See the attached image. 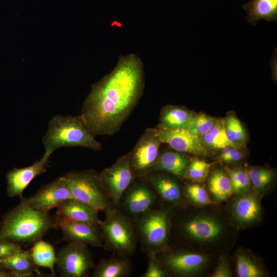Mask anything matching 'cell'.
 Masks as SVG:
<instances>
[{
    "label": "cell",
    "instance_id": "cell-40",
    "mask_svg": "<svg viewBox=\"0 0 277 277\" xmlns=\"http://www.w3.org/2000/svg\"><path fill=\"white\" fill-rule=\"evenodd\" d=\"M1 267V266H0V267Z\"/></svg>",
    "mask_w": 277,
    "mask_h": 277
},
{
    "label": "cell",
    "instance_id": "cell-21",
    "mask_svg": "<svg viewBox=\"0 0 277 277\" xmlns=\"http://www.w3.org/2000/svg\"><path fill=\"white\" fill-rule=\"evenodd\" d=\"M173 150L160 152L158 159L149 172L163 171L179 177H185L187 167L191 159L187 153Z\"/></svg>",
    "mask_w": 277,
    "mask_h": 277
},
{
    "label": "cell",
    "instance_id": "cell-32",
    "mask_svg": "<svg viewBox=\"0 0 277 277\" xmlns=\"http://www.w3.org/2000/svg\"><path fill=\"white\" fill-rule=\"evenodd\" d=\"M212 165L213 163L198 159H191L187 167L185 177L194 182H203L208 175Z\"/></svg>",
    "mask_w": 277,
    "mask_h": 277
},
{
    "label": "cell",
    "instance_id": "cell-10",
    "mask_svg": "<svg viewBox=\"0 0 277 277\" xmlns=\"http://www.w3.org/2000/svg\"><path fill=\"white\" fill-rule=\"evenodd\" d=\"M99 177L104 191L115 208L123 193L135 179L128 153L99 173Z\"/></svg>",
    "mask_w": 277,
    "mask_h": 277
},
{
    "label": "cell",
    "instance_id": "cell-19",
    "mask_svg": "<svg viewBox=\"0 0 277 277\" xmlns=\"http://www.w3.org/2000/svg\"><path fill=\"white\" fill-rule=\"evenodd\" d=\"M56 215L98 225V210L89 205L74 199H68L57 207Z\"/></svg>",
    "mask_w": 277,
    "mask_h": 277
},
{
    "label": "cell",
    "instance_id": "cell-5",
    "mask_svg": "<svg viewBox=\"0 0 277 277\" xmlns=\"http://www.w3.org/2000/svg\"><path fill=\"white\" fill-rule=\"evenodd\" d=\"M169 208H153L134 221L138 238L147 255L156 254L166 249L169 236Z\"/></svg>",
    "mask_w": 277,
    "mask_h": 277
},
{
    "label": "cell",
    "instance_id": "cell-39",
    "mask_svg": "<svg viewBox=\"0 0 277 277\" xmlns=\"http://www.w3.org/2000/svg\"><path fill=\"white\" fill-rule=\"evenodd\" d=\"M14 276L13 273L8 269L3 266L0 267V277Z\"/></svg>",
    "mask_w": 277,
    "mask_h": 277
},
{
    "label": "cell",
    "instance_id": "cell-23",
    "mask_svg": "<svg viewBox=\"0 0 277 277\" xmlns=\"http://www.w3.org/2000/svg\"><path fill=\"white\" fill-rule=\"evenodd\" d=\"M0 266L9 269L14 277H28L37 272V266L32 258L30 251L22 248L11 255L0 260Z\"/></svg>",
    "mask_w": 277,
    "mask_h": 277
},
{
    "label": "cell",
    "instance_id": "cell-38",
    "mask_svg": "<svg viewBox=\"0 0 277 277\" xmlns=\"http://www.w3.org/2000/svg\"><path fill=\"white\" fill-rule=\"evenodd\" d=\"M212 277H231L232 273L229 264L225 258L220 259L219 265L211 274Z\"/></svg>",
    "mask_w": 277,
    "mask_h": 277
},
{
    "label": "cell",
    "instance_id": "cell-11",
    "mask_svg": "<svg viewBox=\"0 0 277 277\" xmlns=\"http://www.w3.org/2000/svg\"><path fill=\"white\" fill-rule=\"evenodd\" d=\"M54 219L57 227L61 230L64 239L68 243H81L96 247L103 246V238L98 225L58 215Z\"/></svg>",
    "mask_w": 277,
    "mask_h": 277
},
{
    "label": "cell",
    "instance_id": "cell-31",
    "mask_svg": "<svg viewBox=\"0 0 277 277\" xmlns=\"http://www.w3.org/2000/svg\"><path fill=\"white\" fill-rule=\"evenodd\" d=\"M232 185L233 193L238 195L247 191L251 185L247 170L242 168H229L226 167Z\"/></svg>",
    "mask_w": 277,
    "mask_h": 277
},
{
    "label": "cell",
    "instance_id": "cell-29",
    "mask_svg": "<svg viewBox=\"0 0 277 277\" xmlns=\"http://www.w3.org/2000/svg\"><path fill=\"white\" fill-rule=\"evenodd\" d=\"M236 264V273L239 277H262L264 275L262 268L246 253L237 254Z\"/></svg>",
    "mask_w": 277,
    "mask_h": 277
},
{
    "label": "cell",
    "instance_id": "cell-18",
    "mask_svg": "<svg viewBox=\"0 0 277 277\" xmlns=\"http://www.w3.org/2000/svg\"><path fill=\"white\" fill-rule=\"evenodd\" d=\"M143 178L165 202L175 205L182 202L184 193L180 183L173 177L162 171H152Z\"/></svg>",
    "mask_w": 277,
    "mask_h": 277
},
{
    "label": "cell",
    "instance_id": "cell-4",
    "mask_svg": "<svg viewBox=\"0 0 277 277\" xmlns=\"http://www.w3.org/2000/svg\"><path fill=\"white\" fill-rule=\"evenodd\" d=\"M105 213V218L98 223L104 249L129 258L135 253L138 238L134 221L116 208L108 209Z\"/></svg>",
    "mask_w": 277,
    "mask_h": 277
},
{
    "label": "cell",
    "instance_id": "cell-24",
    "mask_svg": "<svg viewBox=\"0 0 277 277\" xmlns=\"http://www.w3.org/2000/svg\"><path fill=\"white\" fill-rule=\"evenodd\" d=\"M242 8L247 13L248 21L253 25L261 19L277 20V0H249Z\"/></svg>",
    "mask_w": 277,
    "mask_h": 277
},
{
    "label": "cell",
    "instance_id": "cell-13",
    "mask_svg": "<svg viewBox=\"0 0 277 277\" xmlns=\"http://www.w3.org/2000/svg\"><path fill=\"white\" fill-rule=\"evenodd\" d=\"M72 198L63 176L43 186L33 195L23 198L31 207L48 212L64 201Z\"/></svg>",
    "mask_w": 277,
    "mask_h": 277
},
{
    "label": "cell",
    "instance_id": "cell-28",
    "mask_svg": "<svg viewBox=\"0 0 277 277\" xmlns=\"http://www.w3.org/2000/svg\"><path fill=\"white\" fill-rule=\"evenodd\" d=\"M223 120L225 131L229 141L234 146L245 147L246 143V134L239 118L234 114L230 113Z\"/></svg>",
    "mask_w": 277,
    "mask_h": 277
},
{
    "label": "cell",
    "instance_id": "cell-37",
    "mask_svg": "<svg viewBox=\"0 0 277 277\" xmlns=\"http://www.w3.org/2000/svg\"><path fill=\"white\" fill-rule=\"evenodd\" d=\"M22 248L21 246L17 244L0 241V260L11 255Z\"/></svg>",
    "mask_w": 277,
    "mask_h": 277
},
{
    "label": "cell",
    "instance_id": "cell-30",
    "mask_svg": "<svg viewBox=\"0 0 277 277\" xmlns=\"http://www.w3.org/2000/svg\"><path fill=\"white\" fill-rule=\"evenodd\" d=\"M247 172L251 185L258 192L264 190L274 177L273 171L264 167H251L248 169Z\"/></svg>",
    "mask_w": 277,
    "mask_h": 277
},
{
    "label": "cell",
    "instance_id": "cell-8",
    "mask_svg": "<svg viewBox=\"0 0 277 277\" xmlns=\"http://www.w3.org/2000/svg\"><path fill=\"white\" fill-rule=\"evenodd\" d=\"M56 267L62 277H86L95 264L86 244L69 242L56 254Z\"/></svg>",
    "mask_w": 277,
    "mask_h": 277
},
{
    "label": "cell",
    "instance_id": "cell-17",
    "mask_svg": "<svg viewBox=\"0 0 277 277\" xmlns=\"http://www.w3.org/2000/svg\"><path fill=\"white\" fill-rule=\"evenodd\" d=\"M258 192H246L239 195L231 206L234 221L241 226L257 222L261 214V204Z\"/></svg>",
    "mask_w": 277,
    "mask_h": 277
},
{
    "label": "cell",
    "instance_id": "cell-35",
    "mask_svg": "<svg viewBox=\"0 0 277 277\" xmlns=\"http://www.w3.org/2000/svg\"><path fill=\"white\" fill-rule=\"evenodd\" d=\"M148 256L147 268L143 277H168L170 274L157 259L156 254H149Z\"/></svg>",
    "mask_w": 277,
    "mask_h": 277
},
{
    "label": "cell",
    "instance_id": "cell-33",
    "mask_svg": "<svg viewBox=\"0 0 277 277\" xmlns=\"http://www.w3.org/2000/svg\"><path fill=\"white\" fill-rule=\"evenodd\" d=\"M217 119L204 113H194L189 129L201 137L216 124Z\"/></svg>",
    "mask_w": 277,
    "mask_h": 277
},
{
    "label": "cell",
    "instance_id": "cell-7",
    "mask_svg": "<svg viewBox=\"0 0 277 277\" xmlns=\"http://www.w3.org/2000/svg\"><path fill=\"white\" fill-rule=\"evenodd\" d=\"M157 194L143 177L135 179L123 193L116 208L134 221L154 208Z\"/></svg>",
    "mask_w": 277,
    "mask_h": 277
},
{
    "label": "cell",
    "instance_id": "cell-34",
    "mask_svg": "<svg viewBox=\"0 0 277 277\" xmlns=\"http://www.w3.org/2000/svg\"><path fill=\"white\" fill-rule=\"evenodd\" d=\"M185 193L194 204L200 205L213 204V201L209 197L207 191L199 184H187L185 188Z\"/></svg>",
    "mask_w": 277,
    "mask_h": 277
},
{
    "label": "cell",
    "instance_id": "cell-1",
    "mask_svg": "<svg viewBox=\"0 0 277 277\" xmlns=\"http://www.w3.org/2000/svg\"><path fill=\"white\" fill-rule=\"evenodd\" d=\"M143 65L135 54L119 57L109 74L92 85L80 116L94 136L118 132L137 104L144 88Z\"/></svg>",
    "mask_w": 277,
    "mask_h": 277
},
{
    "label": "cell",
    "instance_id": "cell-9",
    "mask_svg": "<svg viewBox=\"0 0 277 277\" xmlns=\"http://www.w3.org/2000/svg\"><path fill=\"white\" fill-rule=\"evenodd\" d=\"M162 144L155 128H148L128 153L134 179L143 177L156 163Z\"/></svg>",
    "mask_w": 277,
    "mask_h": 277
},
{
    "label": "cell",
    "instance_id": "cell-25",
    "mask_svg": "<svg viewBox=\"0 0 277 277\" xmlns=\"http://www.w3.org/2000/svg\"><path fill=\"white\" fill-rule=\"evenodd\" d=\"M209 190L217 201L228 199L233 193L230 177L226 171L216 168L211 173L208 181Z\"/></svg>",
    "mask_w": 277,
    "mask_h": 277
},
{
    "label": "cell",
    "instance_id": "cell-27",
    "mask_svg": "<svg viewBox=\"0 0 277 277\" xmlns=\"http://www.w3.org/2000/svg\"><path fill=\"white\" fill-rule=\"evenodd\" d=\"M203 145L206 149H221L224 147L234 146L226 134L224 120H217L214 126L201 137Z\"/></svg>",
    "mask_w": 277,
    "mask_h": 277
},
{
    "label": "cell",
    "instance_id": "cell-3",
    "mask_svg": "<svg viewBox=\"0 0 277 277\" xmlns=\"http://www.w3.org/2000/svg\"><path fill=\"white\" fill-rule=\"evenodd\" d=\"M45 152L52 153L61 147H81L94 151L102 149L80 116L56 115L48 122L42 138Z\"/></svg>",
    "mask_w": 277,
    "mask_h": 277
},
{
    "label": "cell",
    "instance_id": "cell-14",
    "mask_svg": "<svg viewBox=\"0 0 277 277\" xmlns=\"http://www.w3.org/2000/svg\"><path fill=\"white\" fill-rule=\"evenodd\" d=\"M52 153L45 152L42 157L31 165L14 168L6 174L7 193L10 197L23 198V192L36 176L46 171V165Z\"/></svg>",
    "mask_w": 277,
    "mask_h": 277
},
{
    "label": "cell",
    "instance_id": "cell-26",
    "mask_svg": "<svg viewBox=\"0 0 277 277\" xmlns=\"http://www.w3.org/2000/svg\"><path fill=\"white\" fill-rule=\"evenodd\" d=\"M30 252L37 267L48 268L53 275L55 274L56 254L53 245L41 239L33 244Z\"/></svg>",
    "mask_w": 277,
    "mask_h": 277
},
{
    "label": "cell",
    "instance_id": "cell-16",
    "mask_svg": "<svg viewBox=\"0 0 277 277\" xmlns=\"http://www.w3.org/2000/svg\"><path fill=\"white\" fill-rule=\"evenodd\" d=\"M181 229L187 238L200 242H209L216 240L223 232L221 223L209 215H197L184 221Z\"/></svg>",
    "mask_w": 277,
    "mask_h": 277
},
{
    "label": "cell",
    "instance_id": "cell-15",
    "mask_svg": "<svg viewBox=\"0 0 277 277\" xmlns=\"http://www.w3.org/2000/svg\"><path fill=\"white\" fill-rule=\"evenodd\" d=\"M154 128L162 143L168 144L175 151L199 155H206L208 153L201 137L189 128L177 130Z\"/></svg>",
    "mask_w": 277,
    "mask_h": 277
},
{
    "label": "cell",
    "instance_id": "cell-12",
    "mask_svg": "<svg viewBox=\"0 0 277 277\" xmlns=\"http://www.w3.org/2000/svg\"><path fill=\"white\" fill-rule=\"evenodd\" d=\"M157 259L169 274L179 276H188L197 273L206 266L208 257L203 254L179 251L156 255Z\"/></svg>",
    "mask_w": 277,
    "mask_h": 277
},
{
    "label": "cell",
    "instance_id": "cell-2",
    "mask_svg": "<svg viewBox=\"0 0 277 277\" xmlns=\"http://www.w3.org/2000/svg\"><path fill=\"white\" fill-rule=\"evenodd\" d=\"M57 228L49 212L35 209L23 198L15 207L9 210L0 222V241L19 245L33 244L52 229Z\"/></svg>",
    "mask_w": 277,
    "mask_h": 277
},
{
    "label": "cell",
    "instance_id": "cell-20",
    "mask_svg": "<svg viewBox=\"0 0 277 277\" xmlns=\"http://www.w3.org/2000/svg\"><path fill=\"white\" fill-rule=\"evenodd\" d=\"M194 112L182 106L167 105L162 107L155 128L177 130L188 128Z\"/></svg>",
    "mask_w": 277,
    "mask_h": 277
},
{
    "label": "cell",
    "instance_id": "cell-22",
    "mask_svg": "<svg viewBox=\"0 0 277 277\" xmlns=\"http://www.w3.org/2000/svg\"><path fill=\"white\" fill-rule=\"evenodd\" d=\"M93 269V277H126L130 275L132 265L129 258L117 255L102 259Z\"/></svg>",
    "mask_w": 277,
    "mask_h": 277
},
{
    "label": "cell",
    "instance_id": "cell-36",
    "mask_svg": "<svg viewBox=\"0 0 277 277\" xmlns=\"http://www.w3.org/2000/svg\"><path fill=\"white\" fill-rule=\"evenodd\" d=\"M221 150L218 160L227 163H234L241 161L244 156L241 147L235 146H230L224 147Z\"/></svg>",
    "mask_w": 277,
    "mask_h": 277
},
{
    "label": "cell",
    "instance_id": "cell-6",
    "mask_svg": "<svg viewBox=\"0 0 277 277\" xmlns=\"http://www.w3.org/2000/svg\"><path fill=\"white\" fill-rule=\"evenodd\" d=\"M73 199L89 205L98 211L115 208L104 191L99 173L93 169L70 171L63 175Z\"/></svg>",
    "mask_w": 277,
    "mask_h": 277
}]
</instances>
